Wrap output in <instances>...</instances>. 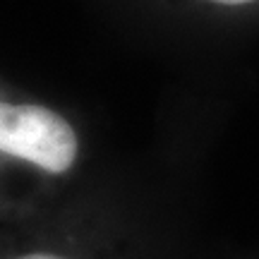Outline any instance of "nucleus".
<instances>
[{"label": "nucleus", "instance_id": "1", "mask_svg": "<svg viewBox=\"0 0 259 259\" xmlns=\"http://www.w3.org/2000/svg\"><path fill=\"white\" fill-rule=\"evenodd\" d=\"M0 149L5 156L22 158L58 176L74 163L79 142L72 125L51 108L36 103H3Z\"/></svg>", "mask_w": 259, "mask_h": 259}, {"label": "nucleus", "instance_id": "2", "mask_svg": "<svg viewBox=\"0 0 259 259\" xmlns=\"http://www.w3.org/2000/svg\"><path fill=\"white\" fill-rule=\"evenodd\" d=\"M15 259H65V257H58V254H44V252H36V254H24V257H15Z\"/></svg>", "mask_w": 259, "mask_h": 259}, {"label": "nucleus", "instance_id": "3", "mask_svg": "<svg viewBox=\"0 0 259 259\" xmlns=\"http://www.w3.org/2000/svg\"><path fill=\"white\" fill-rule=\"evenodd\" d=\"M209 3H216V5H247V3H254V0H209Z\"/></svg>", "mask_w": 259, "mask_h": 259}]
</instances>
